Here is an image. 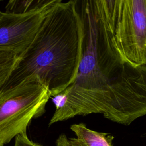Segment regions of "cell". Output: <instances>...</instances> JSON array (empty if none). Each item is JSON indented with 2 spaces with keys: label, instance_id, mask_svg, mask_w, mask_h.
<instances>
[{
  "label": "cell",
  "instance_id": "cell-1",
  "mask_svg": "<svg viewBox=\"0 0 146 146\" xmlns=\"http://www.w3.org/2000/svg\"><path fill=\"white\" fill-rule=\"evenodd\" d=\"M76 7L84 27L82 58L74 81L53 96L48 125L100 113L128 125L146 115V65L135 66L119 52L110 0H76Z\"/></svg>",
  "mask_w": 146,
  "mask_h": 146
},
{
  "label": "cell",
  "instance_id": "cell-8",
  "mask_svg": "<svg viewBox=\"0 0 146 146\" xmlns=\"http://www.w3.org/2000/svg\"><path fill=\"white\" fill-rule=\"evenodd\" d=\"M48 0L38 1H10L6 6V11L14 13H22L43 6Z\"/></svg>",
  "mask_w": 146,
  "mask_h": 146
},
{
  "label": "cell",
  "instance_id": "cell-10",
  "mask_svg": "<svg viewBox=\"0 0 146 146\" xmlns=\"http://www.w3.org/2000/svg\"><path fill=\"white\" fill-rule=\"evenodd\" d=\"M14 146H44L29 139L26 132L21 133L15 137Z\"/></svg>",
  "mask_w": 146,
  "mask_h": 146
},
{
  "label": "cell",
  "instance_id": "cell-2",
  "mask_svg": "<svg viewBox=\"0 0 146 146\" xmlns=\"http://www.w3.org/2000/svg\"><path fill=\"white\" fill-rule=\"evenodd\" d=\"M83 38L76 0H56L1 88L37 81L47 89L50 97L60 93L76 76Z\"/></svg>",
  "mask_w": 146,
  "mask_h": 146
},
{
  "label": "cell",
  "instance_id": "cell-4",
  "mask_svg": "<svg viewBox=\"0 0 146 146\" xmlns=\"http://www.w3.org/2000/svg\"><path fill=\"white\" fill-rule=\"evenodd\" d=\"M111 5L119 52L135 66L146 65V0H111Z\"/></svg>",
  "mask_w": 146,
  "mask_h": 146
},
{
  "label": "cell",
  "instance_id": "cell-9",
  "mask_svg": "<svg viewBox=\"0 0 146 146\" xmlns=\"http://www.w3.org/2000/svg\"><path fill=\"white\" fill-rule=\"evenodd\" d=\"M56 146H83L75 137H68L62 133L59 136L55 142Z\"/></svg>",
  "mask_w": 146,
  "mask_h": 146
},
{
  "label": "cell",
  "instance_id": "cell-6",
  "mask_svg": "<svg viewBox=\"0 0 146 146\" xmlns=\"http://www.w3.org/2000/svg\"><path fill=\"white\" fill-rule=\"evenodd\" d=\"M70 129L76 139L83 146H113L114 137L107 133L99 132L88 128L84 123L74 124Z\"/></svg>",
  "mask_w": 146,
  "mask_h": 146
},
{
  "label": "cell",
  "instance_id": "cell-7",
  "mask_svg": "<svg viewBox=\"0 0 146 146\" xmlns=\"http://www.w3.org/2000/svg\"><path fill=\"white\" fill-rule=\"evenodd\" d=\"M18 55L10 51H0V88L8 79Z\"/></svg>",
  "mask_w": 146,
  "mask_h": 146
},
{
  "label": "cell",
  "instance_id": "cell-5",
  "mask_svg": "<svg viewBox=\"0 0 146 146\" xmlns=\"http://www.w3.org/2000/svg\"><path fill=\"white\" fill-rule=\"evenodd\" d=\"M56 0H48L42 7L22 13L4 12L0 16V51L18 55L29 46L45 16Z\"/></svg>",
  "mask_w": 146,
  "mask_h": 146
},
{
  "label": "cell",
  "instance_id": "cell-11",
  "mask_svg": "<svg viewBox=\"0 0 146 146\" xmlns=\"http://www.w3.org/2000/svg\"><path fill=\"white\" fill-rule=\"evenodd\" d=\"M2 12H1V11H0V16H1V14H2Z\"/></svg>",
  "mask_w": 146,
  "mask_h": 146
},
{
  "label": "cell",
  "instance_id": "cell-3",
  "mask_svg": "<svg viewBox=\"0 0 146 146\" xmlns=\"http://www.w3.org/2000/svg\"><path fill=\"white\" fill-rule=\"evenodd\" d=\"M50 95L37 81L0 88V146L26 132L33 119L41 116Z\"/></svg>",
  "mask_w": 146,
  "mask_h": 146
}]
</instances>
